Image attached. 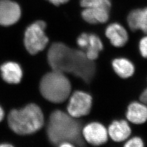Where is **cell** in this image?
I'll return each instance as SVG.
<instances>
[{
    "label": "cell",
    "mask_w": 147,
    "mask_h": 147,
    "mask_svg": "<svg viewBox=\"0 0 147 147\" xmlns=\"http://www.w3.org/2000/svg\"><path fill=\"white\" fill-rule=\"evenodd\" d=\"M47 61L53 70L71 74L88 84L95 73V63L87 57L84 52L70 48L62 42H55L51 45Z\"/></svg>",
    "instance_id": "6da1fadb"
},
{
    "label": "cell",
    "mask_w": 147,
    "mask_h": 147,
    "mask_svg": "<svg viewBox=\"0 0 147 147\" xmlns=\"http://www.w3.org/2000/svg\"><path fill=\"white\" fill-rule=\"evenodd\" d=\"M47 131L49 141L55 146L64 142L78 146L84 145L81 122L63 111H55L51 114Z\"/></svg>",
    "instance_id": "7a4b0ae2"
},
{
    "label": "cell",
    "mask_w": 147,
    "mask_h": 147,
    "mask_svg": "<svg viewBox=\"0 0 147 147\" xmlns=\"http://www.w3.org/2000/svg\"><path fill=\"white\" fill-rule=\"evenodd\" d=\"M8 125L16 134L27 135L39 130L44 123L41 109L35 104H30L20 110H13L8 117Z\"/></svg>",
    "instance_id": "3957f363"
},
{
    "label": "cell",
    "mask_w": 147,
    "mask_h": 147,
    "mask_svg": "<svg viewBox=\"0 0 147 147\" xmlns=\"http://www.w3.org/2000/svg\"><path fill=\"white\" fill-rule=\"evenodd\" d=\"M39 88L45 99L53 103L59 104L68 98L71 86L64 73L53 70L42 77Z\"/></svg>",
    "instance_id": "277c9868"
},
{
    "label": "cell",
    "mask_w": 147,
    "mask_h": 147,
    "mask_svg": "<svg viewBox=\"0 0 147 147\" xmlns=\"http://www.w3.org/2000/svg\"><path fill=\"white\" fill-rule=\"evenodd\" d=\"M46 26L44 21L39 20L27 28L25 33L24 44L30 54H37L47 47L49 39L45 32Z\"/></svg>",
    "instance_id": "5b68a950"
},
{
    "label": "cell",
    "mask_w": 147,
    "mask_h": 147,
    "mask_svg": "<svg viewBox=\"0 0 147 147\" xmlns=\"http://www.w3.org/2000/svg\"><path fill=\"white\" fill-rule=\"evenodd\" d=\"M92 105V98L89 94L76 91L70 98L67 110L69 115L76 118L88 115Z\"/></svg>",
    "instance_id": "8992f818"
},
{
    "label": "cell",
    "mask_w": 147,
    "mask_h": 147,
    "mask_svg": "<svg viewBox=\"0 0 147 147\" xmlns=\"http://www.w3.org/2000/svg\"><path fill=\"white\" fill-rule=\"evenodd\" d=\"M82 132L84 140L93 146L105 144L109 137L107 129L98 122H93L84 126Z\"/></svg>",
    "instance_id": "52a82bcc"
},
{
    "label": "cell",
    "mask_w": 147,
    "mask_h": 147,
    "mask_svg": "<svg viewBox=\"0 0 147 147\" xmlns=\"http://www.w3.org/2000/svg\"><path fill=\"white\" fill-rule=\"evenodd\" d=\"M20 6L11 0H0V25L11 26L19 21L21 16Z\"/></svg>",
    "instance_id": "ba28073f"
},
{
    "label": "cell",
    "mask_w": 147,
    "mask_h": 147,
    "mask_svg": "<svg viewBox=\"0 0 147 147\" xmlns=\"http://www.w3.org/2000/svg\"><path fill=\"white\" fill-rule=\"evenodd\" d=\"M125 118L130 124L142 125L147 122V105L139 100H132L126 107Z\"/></svg>",
    "instance_id": "9c48e42d"
},
{
    "label": "cell",
    "mask_w": 147,
    "mask_h": 147,
    "mask_svg": "<svg viewBox=\"0 0 147 147\" xmlns=\"http://www.w3.org/2000/svg\"><path fill=\"white\" fill-rule=\"evenodd\" d=\"M109 136L114 142H124L132 134V129L130 123L126 119L113 121L109 126Z\"/></svg>",
    "instance_id": "30bf717a"
},
{
    "label": "cell",
    "mask_w": 147,
    "mask_h": 147,
    "mask_svg": "<svg viewBox=\"0 0 147 147\" xmlns=\"http://www.w3.org/2000/svg\"><path fill=\"white\" fill-rule=\"evenodd\" d=\"M105 34L114 47H124L129 41V34L125 28L118 23H112L107 27Z\"/></svg>",
    "instance_id": "8fae6325"
},
{
    "label": "cell",
    "mask_w": 147,
    "mask_h": 147,
    "mask_svg": "<svg viewBox=\"0 0 147 147\" xmlns=\"http://www.w3.org/2000/svg\"><path fill=\"white\" fill-rule=\"evenodd\" d=\"M112 67L117 76L124 80L131 78L136 72L135 63L126 57L115 58L112 62Z\"/></svg>",
    "instance_id": "7c38bea8"
},
{
    "label": "cell",
    "mask_w": 147,
    "mask_h": 147,
    "mask_svg": "<svg viewBox=\"0 0 147 147\" xmlns=\"http://www.w3.org/2000/svg\"><path fill=\"white\" fill-rule=\"evenodd\" d=\"M127 22L132 31L140 30L147 34V7L131 11L127 16Z\"/></svg>",
    "instance_id": "4fadbf2b"
},
{
    "label": "cell",
    "mask_w": 147,
    "mask_h": 147,
    "mask_svg": "<svg viewBox=\"0 0 147 147\" xmlns=\"http://www.w3.org/2000/svg\"><path fill=\"white\" fill-rule=\"evenodd\" d=\"M1 70L2 78L5 82L12 84L20 82L22 77V71L19 64L13 62H7L1 66Z\"/></svg>",
    "instance_id": "5bb4252c"
},
{
    "label": "cell",
    "mask_w": 147,
    "mask_h": 147,
    "mask_svg": "<svg viewBox=\"0 0 147 147\" xmlns=\"http://www.w3.org/2000/svg\"><path fill=\"white\" fill-rule=\"evenodd\" d=\"M81 14L84 20L89 24L105 23L109 19L110 10L102 8H85Z\"/></svg>",
    "instance_id": "9a60e30c"
},
{
    "label": "cell",
    "mask_w": 147,
    "mask_h": 147,
    "mask_svg": "<svg viewBox=\"0 0 147 147\" xmlns=\"http://www.w3.org/2000/svg\"><path fill=\"white\" fill-rule=\"evenodd\" d=\"M103 44L100 38L95 34H89L87 46L84 52L87 57L91 61L97 59L100 51L103 49Z\"/></svg>",
    "instance_id": "2e32d148"
},
{
    "label": "cell",
    "mask_w": 147,
    "mask_h": 147,
    "mask_svg": "<svg viewBox=\"0 0 147 147\" xmlns=\"http://www.w3.org/2000/svg\"><path fill=\"white\" fill-rule=\"evenodd\" d=\"M80 5L84 8H102L110 11V0H81Z\"/></svg>",
    "instance_id": "e0dca14e"
},
{
    "label": "cell",
    "mask_w": 147,
    "mask_h": 147,
    "mask_svg": "<svg viewBox=\"0 0 147 147\" xmlns=\"http://www.w3.org/2000/svg\"><path fill=\"white\" fill-rule=\"evenodd\" d=\"M123 146L125 147H144L146 146V142L145 140L140 136H131L124 142Z\"/></svg>",
    "instance_id": "ac0fdd59"
},
{
    "label": "cell",
    "mask_w": 147,
    "mask_h": 147,
    "mask_svg": "<svg viewBox=\"0 0 147 147\" xmlns=\"http://www.w3.org/2000/svg\"><path fill=\"white\" fill-rule=\"evenodd\" d=\"M137 49L141 57L144 59H147V34L140 39Z\"/></svg>",
    "instance_id": "d6986e66"
},
{
    "label": "cell",
    "mask_w": 147,
    "mask_h": 147,
    "mask_svg": "<svg viewBox=\"0 0 147 147\" xmlns=\"http://www.w3.org/2000/svg\"><path fill=\"white\" fill-rule=\"evenodd\" d=\"M88 36L89 33H84L81 34L77 39V43L78 45L84 50L87 46L88 39Z\"/></svg>",
    "instance_id": "ffe728a7"
},
{
    "label": "cell",
    "mask_w": 147,
    "mask_h": 147,
    "mask_svg": "<svg viewBox=\"0 0 147 147\" xmlns=\"http://www.w3.org/2000/svg\"><path fill=\"white\" fill-rule=\"evenodd\" d=\"M138 100L147 105V86L145 87L138 95Z\"/></svg>",
    "instance_id": "44dd1931"
},
{
    "label": "cell",
    "mask_w": 147,
    "mask_h": 147,
    "mask_svg": "<svg viewBox=\"0 0 147 147\" xmlns=\"http://www.w3.org/2000/svg\"><path fill=\"white\" fill-rule=\"evenodd\" d=\"M50 3H53V5L58 6L60 5L64 4L67 3L69 0H48Z\"/></svg>",
    "instance_id": "7402d4cb"
},
{
    "label": "cell",
    "mask_w": 147,
    "mask_h": 147,
    "mask_svg": "<svg viewBox=\"0 0 147 147\" xmlns=\"http://www.w3.org/2000/svg\"><path fill=\"white\" fill-rule=\"evenodd\" d=\"M4 117V112L2 107L0 106V121L3 119Z\"/></svg>",
    "instance_id": "603a6c76"
},
{
    "label": "cell",
    "mask_w": 147,
    "mask_h": 147,
    "mask_svg": "<svg viewBox=\"0 0 147 147\" xmlns=\"http://www.w3.org/2000/svg\"><path fill=\"white\" fill-rule=\"evenodd\" d=\"M13 146L11 145L10 144H0V147H12Z\"/></svg>",
    "instance_id": "cb8c5ba5"
},
{
    "label": "cell",
    "mask_w": 147,
    "mask_h": 147,
    "mask_svg": "<svg viewBox=\"0 0 147 147\" xmlns=\"http://www.w3.org/2000/svg\"><path fill=\"white\" fill-rule=\"evenodd\" d=\"M146 84H147V79H146Z\"/></svg>",
    "instance_id": "d4e9b609"
}]
</instances>
